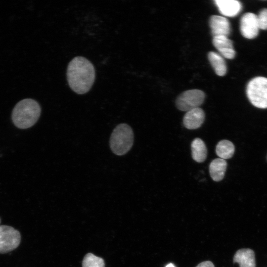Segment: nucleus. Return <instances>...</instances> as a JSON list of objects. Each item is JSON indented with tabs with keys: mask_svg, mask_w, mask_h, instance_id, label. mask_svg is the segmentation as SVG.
I'll return each instance as SVG.
<instances>
[{
	"mask_svg": "<svg viewBox=\"0 0 267 267\" xmlns=\"http://www.w3.org/2000/svg\"><path fill=\"white\" fill-rule=\"evenodd\" d=\"M95 78L94 66L82 56L74 57L69 62L67 78L70 88L76 93L83 94L91 89Z\"/></svg>",
	"mask_w": 267,
	"mask_h": 267,
	"instance_id": "obj_1",
	"label": "nucleus"
},
{
	"mask_svg": "<svg viewBox=\"0 0 267 267\" xmlns=\"http://www.w3.org/2000/svg\"><path fill=\"white\" fill-rule=\"evenodd\" d=\"M41 114L39 103L32 99H25L19 102L14 107L12 120L18 128L25 129L33 126Z\"/></svg>",
	"mask_w": 267,
	"mask_h": 267,
	"instance_id": "obj_2",
	"label": "nucleus"
},
{
	"mask_svg": "<svg viewBox=\"0 0 267 267\" xmlns=\"http://www.w3.org/2000/svg\"><path fill=\"white\" fill-rule=\"evenodd\" d=\"M134 133L130 126L126 124L118 125L112 133L110 147L116 155L121 156L126 154L134 143Z\"/></svg>",
	"mask_w": 267,
	"mask_h": 267,
	"instance_id": "obj_3",
	"label": "nucleus"
},
{
	"mask_svg": "<svg viewBox=\"0 0 267 267\" xmlns=\"http://www.w3.org/2000/svg\"><path fill=\"white\" fill-rule=\"evenodd\" d=\"M246 94L254 106L267 108V78L257 77L251 80L247 86Z\"/></svg>",
	"mask_w": 267,
	"mask_h": 267,
	"instance_id": "obj_4",
	"label": "nucleus"
},
{
	"mask_svg": "<svg viewBox=\"0 0 267 267\" xmlns=\"http://www.w3.org/2000/svg\"><path fill=\"white\" fill-rule=\"evenodd\" d=\"M204 92L199 89H190L181 93L176 100L177 108L183 111H188L199 107L205 99Z\"/></svg>",
	"mask_w": 267,
	"mask_h": 267,
	"instance_id": "obj_5",
	"label": "nucleus"
},
{
	"mask_svg": "<svg viewBox=\"0 0 267 267\" xmlns=\"http://www.w3.org/2000/svg\"><path fill=\"white\" fill-rule=\"evenodd\" d=\"M20 241L21 235L17 230L8 225H0V253L14 250L19 245Z\"/></svg>",
	"mask_w": 267,
	"mask_h": 267,
	"instance_id": "obj_6",
	"label": "nucleus"
},
{
	"mask_svg": "<svg viewBox=\"0 0 267 267\" xmlns=\"http://www.w3.org/2000/svg\"><path fill=\"white\" fill-rule=\"evenodd\" d=\"M260 28L257 15L247 12L242 15L240 21V30L242 35L246 39H253L257 37Z\"/></svg>",
	"mask_w": 267,
	"mask_h": 267,
	"instance_id": "obj_7",
	"label": "nucleus"
},
{
	"mask_svg": "<svg viewBox=\"0 0 267 267\" xmlns=\"http://www.w3.org/2000/svg\"><path fill=\"white\" fill-rule=\"evenodd\" d=\"M211 33L213 37H228L230 32V25L228 19L219 15H212L209 20Z\"/></svg>",
	"mask_w": 267,
	"mask_h": 267,
	"instance_id": "obj_8",
	"label": "nucleus"
},
{
	"mask_svg": "<svg viewBox=\"0 0 267 267\" xmlns=\"http://www.w3.org/2000/svg\"><path fill=\"white\" fill-rule=\"evenodd\" d=\"M213 44L222 57L233 59L235 55L232 42L226 36L213 37Z\"/></svg>",
	"mask_w": 267,
	"mask_h": 267,
	"instance_id": "obj_9",
	"label": "nucleus"
},
{
	"mask_svg": "<svg viewBox=\"0 0 267 267\" xmlns=\"http://www.w3.org/2000/svg\"><path fill=\"white\" fill-rule=\"evenodd\" d=\"M205 120V113L200 108L197 107L187 111L183 123L184 127L190 130L199 128Z\"/></svg>",
	"mask_w": 267,
	"mask_h": 267,
	"instance_id": "obj_10",
	"label": "nucleus"
},
{
	"mask_svg": "<svg viewBox=\"0 0 267 267\" xmlns=\"http://www.w3.org/2000/svg\"><path fill=\"white\" fill-rule=\"evenodd\" d=\"M214 1L220 12L225 16H235L242 9L241 2L236 0H216Z\"/></svg>",
	"mask_w": 267,
	"mask_h": 267,
	"instance_id": "obj_11",
	"label": "nucleus"
},
{
	"mask_svg": "<svg viewBox=\"0 0 267 267\" xmlns=\"http://www.w3.org/2000/svg\"><path fill=\"white\" fill-rule=\"evenodd\" d=\"M233 263L238 264L239 267H256L254 252L248 248L238 250L234 256Z\"/></svg>",
	"mask_w": 267,
	"mask_h": 267,
	"instance_id": "obj_12",
	"label": "nucleus"
},
{
	"mask_svg": "<svg viewBox=\"0 0 267 267\" xmlns=\"http://www.w3.org/2000/svg\"><path fill=\"white\" fill-rule=\"evenodd\" d=\"M227 167V163L224 159L217 158L213 160L209 166L210 176L215 181H219L224 178Z\"/></svg>",
	"mask_w": 267,
	"mask_h": 267,
	"instance_id": "obj_13",
	"label": "nucleus"
},
{
	"mask_svg": "<svg viewBox=\"0 0 267 267\" xmlns=\"http://www.w3.org/2000/svg\"><path fill=\"white\" fill-rule=\"evenodd\" d=\"M192 158L196 162H204L207 155V150L204 141L199 138L194 139L191 144Z\"/></svg>",
	"mask_w": 267,
	"mask_h": 267,
	"instance_id": "obj_14",
	"label": "nucleus"
},
{
	"mask_svg": "<svg viewBox=\"0 0 267 267\" xmlns=\"http://www.w3.org/2000/svg\"><path fill=\"white\" fill-rule=\"evenodd\" d=\"M208 57L216 74L220 76H224L226 73L227 68L223 57L217 52L210 51Z\"/></svg>",
	"mask_w": 267,
	"mask_h": 267,
	"instance_id": "obj_15",
	"label": "nucleus"
},
{
	"mask_svg": "<svg viewBox=\"0 0 267 267\" xmlns=\"http://www.w3.org/2000/svg\"><path fill=\"white\" fill-rule=\"evenodd\" d=\"M234 150L233 144L227 140L219 141L216 148L217 155L224 160L231 158L234 154Z\"/></svg>",
	"mask_w": 267,
	"mask_h": 267,
	"instance_id": "obj_16",
	"label": "nucleus"
},
{
	"mask_svg": "<svg viewBox=\"0 0 267 267\" xmlns=\"http://www.w3.org/2000/svg\"><path fill=\"white\" fill-rule=\"evenodd\" d=\"M83 267H105L104 260L92 253L87 254L82 262Z\"/></svg>",
	"mask_w": 267,
	"mask_h": 267,
	"instance_id": "obj_17",
	"label": "nucleus"
},
{
	"mask_svg": "<svg viewBox=\"0 0 267 267\" xmlns=\"http://www.w3.org/2000/svg\"><path fill=\"white\" fill-rule=\"evenodd\" d=\"M257 19L260 29L267 30V8H264L260 11Z\"/></svg>",
	"mask_w": 267,
	"mask_h": 267,
	"instance_id": "obj_18",
	"label": "nucleus"
},
{
	"mask_svg": "<svg viewBox=\"0 0 267 267\" xmlns=\"http://www.w3.org/2000/svg\"><path fill=\"white\" fill-rule=\"evenodd\" d=\"M196 267H215V266L212 262L207 261L201 262Z\"/></svg>",
	"mask_w": 267,
	"mask_h": 267,
	"instance_id": "obj_19",
	"label": "nucleus"
},
{
	"mask_svg": "<svg viewBox=\"0 0 267 267\" xmlns=\"http://www.w3.org/2000/svg\"><path fill=\"white\" fill-rule=\"evenodd\" d=\"M166 267H176L172 263L168 264Z\"/></svg>",
	"mask_w": 267,
	"mask_h": 267,
	"instance_id": "obj_20",
	"label": "nucleus"
},
{
	"mask_svg": "<svg viewBox=\"0 0 267 267\" xmlns=\"http://www.w3.org/2000/svg\"></svg>",
	"mask_w": 267,
	"mask_h": 267,
	"instance_id": "obj_21",
	"label": "nucleus"
}]
</instances>
